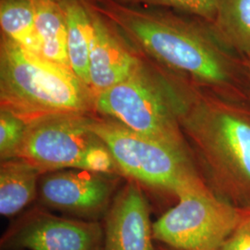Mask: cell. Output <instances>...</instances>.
<instances>
[{
    "label": "cell",
    "instance_id": "5bb4252c",
    "mask_svg": "<svg viewBox=\"0 0 250 250\" xmlns=\"http://www.w3.org/2000/svg\"><path fill=\"white\" fill-rule=\"evenodd\" d=\"M68 24V57L72 72L90 88V51L93 27L85 0H63Z\"/></svg>",
    "mask_w": 250,
    "mask_h": 250
},
{
    "label": "cell",
    "instance_id": "44dd1931",
    "mask_svg": "<svg viewBox=\"0 0 250 250\" xmlns=\"http://www.w3.org/2000/svg\"><path fill=\"white\" fill-rule=\"evenodd\" d=\"M156 250H170L168 249V248H166V247H164V246H161V247H157L156 248Z\"/></svg>",
    "mask_w": 250,
    "mask_h": 250
},
{
    "label": "cell",
    "instance_id": "2e32d148",
    "mask_svg": "<svg viewBox=\"0 0 250 250\" xmlns=\"http://www.w3.org/2000/svg\"><path fill=\"white\" fill-rule=\"evenodd\" d=\"M0 25L3 36L42 56L32 0H0Z\"/></svg>",
    "mask_w": 250,
    "mask_h": 250
},
{
    "label": "cell",
    "instance_id": "6da1fadb",
    "mask_svg": "<svg viewBox=\"0 0 250 250\" xmlns=\"http://www.w3.org/2000/svg\"><path fill=\"white\" fill-rule=\"evenodd\" d=\"M88 2L149 61L223 98L250 103L245 61L208 23L113 0Z\"/></svg>",
    "mask_w": 250,
    "mask_h": 250
},
{
    "label": "cell",
    "instance_id": "52a82bcc",
    "mask_svg": "<svg viewBox=\"0 0 250 250\" xmlns=\"http://www.w3.org/2000/svg\"><path fill=\"white\" fill-rule=\"evenodd\" d=\"M244 211L205 186L181 196L154 222L153 237L170 250H216L241 222Z\"/></svg>",
    "mask_w": 250,
    "mask_h": 250
},
{
    "label": "cell",
    "instance_id": "ffe728a7",
    "mask_svg": "<svg viewBox=\"0 0 250 250\" xmlns=\"http://www.w3.org/2000/svg\"><path fill=\"white\" fill-rule=\"evenodd\" d=\"M244 61H245L246 70H247V75H248V80H249L250 87V59H249V60H244Z\"/></svg>",
    "mask_w": 250,
    "mask_h": 250
},
{
    "label": "cell",
    "instance_id": "9c48e42d",
    "mask_svg": "<svg viewBox=\"0 0 250 250\" xmlns=\"http://www.w3.org/2000/svg\"><path fill=\"white\" fill-rule=\"evenodd\" d=\"M123 176L87 170H56L41 175L37 199L73 218L99 222L107 214L122 185Z\"/></svg>",
    "mask_w": 250,
    "mask_h": 250
},
{
    "label": "cell",
    "instance_id": "7c38bea8",
    "mask_svg": "<svg viewBox=\"0 0 250 250\" xmlns=\"http://www.w3.org/2000/svg\"><path fill=\"white\" fill-rule=\"evenodd\" d=\"M42 173L21 159L1 161L0 214L11 218L37 199Z\"/></svg>",
    "mask_w": 250,
    "mask_h": 250
},
{
    "label": "cell",
    "instance_id": "ba28073f",
    "mask_svg": "<svg viewBox=\"0 0 250 250\" xmlns=\"http://www.w3.org/2000/svg\"><path fill=\"white\" fill-rule=\"evenodd\" d=\"M103 224L60 217L41 206L27 209L9 224L1 250H103Z\"/></svg>",
    "mask_w": 250,
    "mask_h": 250
},
{
    "label": "cell",
    "instance_id": "8fae6325",
    "mask_svg": "<svg viewBox=\"0 0 250 250\" xmlns=\"http://www.w3.org/2000/svg\"><path fill=\"white\" fill-rule=\"evenodd\" d=\"M145 191L126 180L104 217L103 250H156Z\"/></svg>",
    "mask_w": 250,
    "mask_h": 250
},
{
    "label": "cell",
    "instance_id": "7a4b0ae2",
    "mask_svg": "<svg viewBox=\"0 0 250 250\" xmlns=\"http://www.w3.org/2000/svg\"><path fill=\"white\" fill-rule=\"evenodd\" d=\"M159 68L206 184L228 203L250 209V103L225 99Z\"/></svg>",
    "mask_w": 250,
    "mask_h": 250
},
{
    "label": "cell",
    "instance_id": "30bf717a",
    "mask_svg": "<svg viewBox=\"0 0 250 250\" xmlns=\"http://www.w3.org/2000/svg\"><path fill=\"white\" fill-rule=\"evenodd\" d=\"M93 27L90 51V89L95 98L129 78L141 65L143 56L88 1Z\"/></svg>",
    "mask_w": 250,
    "mask_h": 250
},
{
    "label": "cell",
    "instance_id": "8992f818",
    "mask_svg": "<svg viewBox=\"0 0 250 250\" xmlns=\"http://www.w3.org/2000/svg\"><path fill=\"white\" fill-rule=\"evenodd\" d=\"M92 116L59 114L29 124L19 159L42 174L69 169L119 174L106 144L90 128Z\"/></svg>",
    "mask_w": 250,
    "mask_h": 250
},
{
    "label": "cell",
    "instance_id": "7402d4cb",
    "mask_svg": "<svg viewBox=\"0 0 250 250\" xmlns=\"http://www.w3.org/2000/svg\"><path fill=\"white\" fill-rule=\"evenodd\" d=\"M60 1H63V0H60ZM85 1H92V0H85Z\"/></svg>",
    "mask_w": 250,
    "mask_h": 250
},
{
    "label": "cell",
    "instance_id": "277c9868",
    "mask_svg": "<svg viewBox=\"0 0 250 250\" xmlns=\"http://www.w3.org/2000/svg\"><path fill=\"white\" fill-rule=\"evenodd\" d=\"M90 128L106 144L121 176L144 191L179 197L208 186L191 152L136 133L95 114Z\"/></svg>",
    "mask_w": 250,
    "mask_h": 250
},
{
    "label": "cell",
    "instance_id": "3957f363",
    "mask_svg": "<svg viewBox=\"0 0 250 250\" xmlns=\"http://www.w3.org/2000/svg\"><path fill=\"white\" fill-rule=\"evenodd\" d=\"M96 98L71 69L1 35L0 108L27 124L59 114L94 115Z\"/></svg>",
    "mask_w": 250,
    "mask_h": 250
},
{
    "label": "cell",
    "instance_id": "e0dca14e",
    "mask_svg": "<svg viewBox=\"0 0 250 250\" xmlns=\"http://www.w3.org/2000/svg\"><path fill=\"white\" fill-rule=\"evenodd\" d=\"M28 124L7 109L0 108V160L17 159Z\"/></svg>",
    "mask_w": 250,
    "mask_h": 250
},
{
    "label": "cell",
    "instance_id": "5b68a950",
    "mask_svg": "<svg viewBox=\"0 0 250 250\" xmlns=\"http://www.w3.org/2000/svg\"><path fill=\"white\" fill-rule=\"evenodd\" d=\"M96 113L136 133L190 151L160 69L143 57L126 80L96 98Z\"/></svg>",
    "mask_w": 250,
    "mask_h": 250
},
{
    "label": "cell",
    "instance_id": "d6986e66",
    "mask_svg": "<svg viewBox=\"0 0 250 250\" xmlns=\"http://www.w3.org/2000/svg\"><path fill=\"white\" fill-rule=\"evenodd\" d=\"M241 222L216 250H250V209H244Z\"/></svg>",
    "mask_w": 250,
    "mask_h": 250
},
{
    "label": "cell",
    "instance_id": "9a60e30c",
    "mask_svg": "<svg viewBox=\"0 0 250 250\" xmlns=\"http://www.w3.org/2000/svg\"><path fill=\"white\" fill-rule=\"evenodd\" d=\"M209 25L234 53L243 60L250 59V0H217Z\"/></svg>",
    "mask_w": 250,
    "mask_h": 250
},
{
    "label": "cell",
    "instance_id": "ac0fdd59",
    "mask_svg": "<svg viewBox=\"0 0 250 250\" xmlns=\"http://www.w3.org/2000/svg\"><path fill=\"white\" fill-rule=\"evenodd\" d=\"M118 3L137 6H152L170 9L194 16L197 20L211 24L216 13L217 0H113Z\"/></svg>",
    "mask_w": 250,
    "mask_h": 250
},
{
    "label": "cell",
    "instance_id": "4fadbf2b",
    "mask_svg": "<svg viewBox=\"0 0 250 250\" xmlns=\"http://www.w3.org/2000/svg\"><path fill=\"white\" fill-rule=\"evenodd\" d=\"M32 3L36 12V29L42 45V56L71 69L67 45L68 24L62 2L32 0Z\"/></svg>",
    "mask_w": 250,
    "mask_h": 250
}]
</instances>
